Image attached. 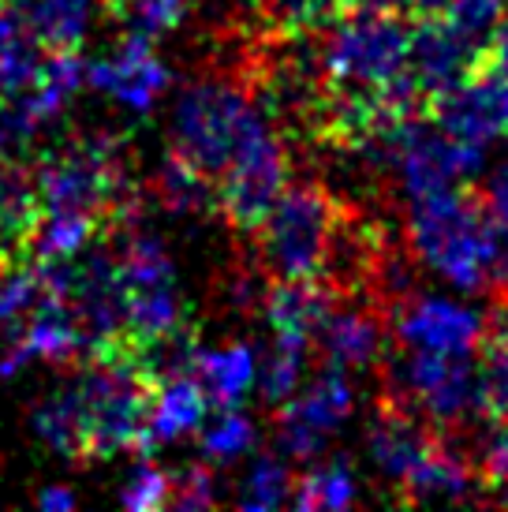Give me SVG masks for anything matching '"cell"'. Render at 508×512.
Instances as JSON below:
<instances>
[{
  "instance_id": "d6986e66",
  "label": "cell",
  "mask_w": 508,
  "mask_h": 512,
  "mask_svg": "<svg viewBox=\"0 0 508 512\" xmlns=\"http://www.w3.org/2000/svg\"><path fill=\"white\" fill-rule=\"evenodd\" d=\"M94 0H4L45 53H79L90 30Z\"/></svg>"
},
{
  "instance_id": "7402d4cb",
  "label": "cell",
  "mask_w": 508,
  "mask_h": 512,
  "mask_svg": "<svg viewBox=\"0 0 508 512\" xmlns=\"http://www.w3.org/2000/svg\"><path fill=\"white\" fill-rule=\"evenodd\" d=\"M154 199L172 217H210L217 214V184L187 157L172 154L161 161L154 176Z\"/></svg>"
},
{
  "instance_id": "8992f818",
  "label": "cell",
  "mask_w": 508,
  "mask_h": 512,
  "mask_svg": "<svg viewBox=\"0 0 508 512\" xmlns=\"http://www.w3.org/2000/svg\"><path fill=\"white\" fill-rule=\"evenodd\" d=\"M408 15L348 8L318 30V64L325 86L352 98H370L408 72Z\"/></svg>"
},
{
  "instance_id": "ba28073f",
  "label": "cell",
  "mask_w": 508,
  "mask_h": 512,
  "mask_svg": "<svg viewBox=\"0 0 508 512\" xmlns=\"http://www.w3.org/2000/svg\"><path fill=\"white\" fill-rule=\"evenodd\" d=\"M292 180V157L288 143L273 124L254 131L247 146L228 161V169L217 176V214L236 236H247L258 221L269 214L284 184Z\"/></svg>"
},
{
  "instance_id": "cb8c5ba5",
  "label": "cell",
  "mask_w": 508,
  "mask_h": 512,
  "mask_svg": "<svg viewBox=\"0 0 508 512\" xmlns=\"http://www.w3.org/2000/svg\"><path fill=\"white\" fill-rule=\"evenodd\" d=\"M206 412H210V404H206L195 378L161 382L154 389V408H150V445L195 434L206 423Z\"/></svg>"
},
{
  "instance_id": "74e56055",
  "label": "cell",
  "mask_w": 508,
  "mask_h": 512,
  "mask_svg": "<svg viewBox=\"0 0 508 512\" xmlns=\"http://www.w3.org/2000/svg\"><path fill=\"white\" fill-rule=\"evenodd\" d=\"M490 501H497V505H508V479L501 486H494V490H490Z\"/></svg>"
},
{
  "instance_id": "9a60e30c",
  "label": "cell",
  "mask_w": 508,
  "mask_h": 512,
  "mask_svg": "<svg viewBox=\"0 0 508 512\" xmlns=\"http://www.w3.org/2000/svg\"><path fill=\"white\" fill-rule=\"evenodd\" d=\"M86 83L131 109H150L169 86V68L157 60L154 42L124 34L109 57L86 64Z\"/></svg>"
},
{
  "instance_id": "f546056e",
  "label": "cell",
  "mask_w": 508,
  "mask_h": 512,
  "mask_svg": "<svg viewBox=\"0 0 508 512\" xmlns=\"http://www.w3.org/2000/svg\"><path fill=\"white\" fill-rule=\"evenodd\" d=\"M311 344L303 341H288V337H277L273 344V356H269L266 370H262V400L269 408H281L284 400L292 397L303 382V370H307V359H311Z\"/></svg>"
},
{
  "instance_id": "52a82bcc",
  "label": "cell",
  "mask_w": 508,
  "mask_h": 512,
  "mask_svg": "<svg viewBox=\"0 0 508 512\" xmlns=\"http://www.w3.org/2000/svg\"><path fill=\"white\" fill-rule=\"evenodd\" d=\"M404 243L419 266L434 270L460 292H490L479 199L471 187L408 199Z\"/></svg>"
},
{
  "instance_id": "d4e9b609",
  "label": "cell",
  "mask_w": 508,
  "mask_h": 512,
  "mask_svg": "<svg viewBox=\"0 0 508 512\" xmlns=\"http://www.w3.org/2000/svg\"><path fill=\"white\" fill-rule=\"evenodd\" d=\"M101 4L120 34L142 42H161L165 34L180 30L195 8V0H101Z\"/></svg>"
},
{
  "instance_id": "3957f363",
  "label": "cell",
  "mask_w": 508,
  "mask_h": 512,
  "mask_svg": "<svg viewBox=\"0 0 508 512\" xmlns=\"http://www.w3.org/2000/svg\"><path fill=\"white\" fill-rule=\"evenodd\" d=\"M273 124L236 68L191 83L172 113V154L187 157L217 184L228 161L240 154L254 131Z\"/></svg>"
},
{
  "instance_id": "7a4b0ae2",
  "label": "cell",
  "mask_w": 508,
  "mask_h": 512,
  "mask_svg": "<svg viewBox=\"0 0 508 512\" xmlns=\"http://www.w3.org/2000/svg\"><path fill=\"white\" fill-rule=\"evenodd\" d=\"M64 382L75 430H79V464L109 460L116 453H150V408L154 382L120 352H86L71 363Z\"/></svg>"
},
{
  "instance_id": "ffe728a7",
  "label": "cell",
  "mask_w": 508,
  "mask_h": 512,
  "mask_svg": "<svg viewBox=\"0 0 508 512\" xmlns=\"http://www.w3.org/2000/svg\"><path fill=\"white\" fill-rule=\"evenodd\" d=\"M471 191L479 199L490 292L497 299H508V161L486 172Z\"/></svg>"
},
{
  "instance_id": "f1b7e54d",
  "label": "cell",
  "mask_w": 508,
  "mask_h": 512,
  "mask_svg": "<svg viewBox=\"0 0 508 512\" xmlns=\"http://www.w3.org/2000/svg\"><path fill=\"white\" fill-rule=\"evenodd\" d=\"M348 8H352V0H254L262 30H273V34L322 30Z\"/></svg>"
},
{
  "instance_id": "83f0119b",
  "label": "cell",
  "mask_w": 508,
  "mask_h": 512,
  "mask_svg": "<svg viewBox=\"0 0 508 512\" xmlns=\"http://www.w3.org/2000/svg\"><path fill=\"white\" fill-rule=\"evenodd\" d=\"M355 501V475L348 460H329L318 468L296 475L292 486V501L303 512H325V509H348Z\"/></svg>"
},
{
  "instance_id": "4dcf8cb0",
  "label": "cell",
  "mask_w": 508,
  "mask_h": 512,
  "mask_svg": "<svg viewBox=\"0 0 508 512\" xmlns=\"http://www.w3.org/2000/svg\"><path fill=\"white\" fill-rule=\"evenodd\" d=\"M198 441H202L206 464H232L254 445V423L240 408H225V412H217L210 427L206 423L198 427Z\"/></svg>"
},
{
  "instance_id": "44dd1931",
  "label": "cell",
  "mask_w": 508,
  "mask_h": 512,
  "mask_svg": "<svg viewBox=\"0 0 508 512\" xmlns=\"http://www.w3.org/2000/svg\"><path fill=\"white\" fill-rule=\"evenodd\" d=\"M191 378L198 382L206 404L225 412V408H240L243 397L251 393L254 378H258V363H254V352L247 344H225V348L202 352Z\"/></svg>"
},
{
  "instance_id": "9c48e42d",
  "label": "cell",
  "mask_w": 508,
  "mask_h": 512,
  "mask_svg": "<svg viewBox=\"0 0 508 512\" xmlns=\"http://www.w3.org/2000/svg\"><path fill=\"white\" fill-rule=\"evenodd\" d=\"M482 165H486V150L452 139L438 124H430V116H419L400 135L393 172L400 180V191L408 199H419L434 191L467 187L471 180H479Z\"/></svg>"
},
{
  "instance_id": "7c38bea8",
  "label": "cell",
  "mask_w": 508,
  "mask_h": 512,
  "mask_svg": "<svg viewBox=\"0 0 508 512\" xmlns=\"http://www.w3.org/2000/svg\"><path fill=\"white\" fill-rule=\"evenodd\" d=\"M426 116L452 139L490 150L497 139H508V83L479 68L430 101Z\"/></svg>"
},
{
  "instance_id": "d6a6232c",
  "label": "cell",
  "mask_w": 508,
  "mask_h": 512,
  "mask_svg": "<svg viewBox=\"0 0 508 512\" xmlns=\"http://www.w3.org/2000/svg\"><path fill=\"white\" fill-rule=\"evenodd\" d=\"M221 501V483L213 464H187L184 471L169 475V509H213Z\"/></svg>"
},
{
  "instance_id": "ac0fdd59",
  "label": "cell",
  "mask_w": 508,
  "mask_h": 512,
  "mask_svg": "<svg viewBox=\"0 0 508 512\" xmlns=\"http://www.w3.org/2000/svg\"><path fill=\"white\" fill-rule=\"evenodd\" d=\"M42 221L30 165L0 154V258H30V243Z\"/></svg>"
},
{
  "instance_id": "d590c367",
  "label": "cell",
  "mask_w": 508,
  "mask_h": 512,
  "mask_svg": "<svg viewBox=\"0 0 508 512\" xmlns=\"http://www.w3.org/2000/svg\"><path fill=\"white\" fill-rule=\"evenodd\" d=\"M38 509H49V512L75 509V494L64 490V486H45L42 494H38Z\"/></svg>"
},
{
  "instance_id": "e0dca14e",
  "label": "cell",
  "mask_w": 508,
  "mask_h": 512,
  "mask_svg": "<svg viewBox=\"0 0 508 512\" xmlns=\"http://www.w3.org/2000/svg\"><path fill=\"white\" fill-rule=\"evenodd\" d=\"M340 292L322 277H299V281H269L266 285V318L269 329L288 341H303L314 348V333L322 329L329 311L337 307Z\"/></svg>"
},
{
  "instance_id": "4316f807",
  "label": "cell",
  "mask_w": 508,
  "mask_h": 512,
  "mask_svg": "<svg viewBox=\"0 0 508 512\" xmlns=\"http://www.w3.org/2000/svg\"><path fill=\"white\" fill-rule=\"evenodd\" d=\"M42 57V45L30 38V30L15 19L12 8L0 4V101L19 94L34 79Z\"/></svg>"
},
{
  "instance_id": "603a6c76",
  "label": "cell",
  "mask_w": 508,
  "mask_h": 512,
  "mask_svg": "<svg viewBox=\"0 0 508 512\" xmlns=\"http://www.w3.org/2000/svg\"><path fill=\"white\" fill-rule=\"evenodd\" d=\"M475 356L482 419L508 427V299H501V307L490 314V329Z\"/></svg>"
},
{
  "instance_id": "836d02e7",
  "label": "cell",
  "mask_w": 508,
  "mask_h": 512,
  "mask_svg": "<svg viewBox=\"0 0 508 512\" xmlns=\"http://www.w3.org/2000/svg\"><path fill=\"white\" fill-rule=\"evenodd\" d=\"M120 505L131 512L169 509V475L161 468H154L150 460H142L139 468L127 475L124 490H120Z\"/></svg>"
},
{
  "instance_id": "484cf974",
  "label": "cell",
  "mask_w": 508,
  "mask_h": 512,
  "mask_svg": "<svg viewBox=\"0 0 508 512\" xmlns=\"http://www.w3.org/2000/svg\"><path fill=\"white\" fill-rule=\"evenodd\" d=\"M508 0H415L411 4V19H441L467 34L471 42L486 45L501 23H505Z\"/></svg>"
},
{
  "instance_id": "5bb4252c",
  "label": "cell",
  "mask_w": 508,
  "mask_h": 512,
  "mask_svg": "<svg viewBox=\"0 0 508 512\" xmlns=\"http://www.w3.org/2000/svg\"><path fill=\"white\" fill-rule=\"evenodd\" d=\"M385 344H389V314L370 299H337V307L314 333V352L325 359V367L340 370L374 367Z\"/></svg>"
},
{
  "instance_id": "6da1fadb",
  "label": "cell",
  "mask_w": 508,
  "mask_h": 512,
  "mask_svg": "<svg viewBox=\"0 0 508 512\" xmlns=\"http://www.w3.org/2000/svg\"><path fill=\"white\" fill-rule=\"evenodd\" d=\"M30 176L42 214L94 217L105 232L142 217V191L127 169L124 143L109 131L71 135L68 143L45 150L30 165Z\"/></svg>"
},
{
  "instance_id": "8d00e7d4",
  "label": "cell",
  "mask_w": 508,
  "mask_h": 512,
  "mask_svg": "<svg viewBox=\"0 0 508 512\" xmlns=\"http://www.w3.org/2000/svg\"><path fill=\"white\" fill-rule=\"evenodd\" d=\"M415 0H352V8H370V12H393L408 15Z\"/></svg>"
},
{
  "instance_id": "30bf717a",
  "label": "cell",
  "mask_w": 508,
  "mask_h": 512,
  "mask_svg": "<svg viewBox=\"0 0 508 512\" xmlns=\"http://www.w3.org/2000/svg\"><path fill=\"white\" fill-rule=\"evenodd\" d=\"M389 337L404 348L438 352V356H475L482 337L490 329V318L460 299L411 292L389 307Z\"/></svg>"
},
{
  "instance_id": "5b68a950",
  "label": "cell",
  "mask_w": 508,
  "mask_h": 512,
  "mask_svg": "<svg viewBox=\"0 0 508 512\" xmlns=\"http://www.w3.org/2000/svg\"><path fill=\"white\" fill-rule=\"evenodd\" d=\"M340 206L333 191L318 180H288L269 214L247 232L254 251V266L269 281H299L318 277L329 251V236L337 228Z\"/></svg>"
},
{
  "instance_id": "1f68e13d",
  "label": "cell",
  "mask_w": 508,
  "mask_h": 512,
  "mask_svg": "<svg viewBox=\"0 0 508 512\" xmlns=\"http://www.w3.org/2000/svg\"><path fill=\"white\" fill-rule=\"evenodd\" d=\"M292 486H296V475H292V468L284 464L281 456H262L240 490V509H277V505H288L292 501Z\"/></svg>"
},
{
  "instance_id": "277c9868",
  "label": "cell",
  "mask_w": 508,
  "mask_h": 512,
  "mask_svg": "<svg viewBox=\"0 0 508 512\" xmlns=\"http://www.w3.org/2000/svg\"><path fill=\"white\" fill-rule=\"evenodd\" d=\"M374 367L381 370V400L423 415L441 434L467 430L482 415L475 356L419 352L389 337Z\"/></svg>"
},
{
  "instance_id": "2e32d148",
  "label": "cell",
  "mask_w": 508,
  "mask_h": 512,
  "mask_svg": "<svg viewBox=\"0 0 508 512\" xmlns=\"http://www.w3.org/2000/svg\"><path fill=\"white\" fill-rule=\"evenodd\" d=\"M438 438L441 430L430 427L423 415L408 412L400 404H389V400H378V412L370 423V460L378 464L381 479L396 490L419 468V460L438 445Z\"/></svg>"
},
{
  "instance_id": "e575fe53",
  "label": "cell",
  "mask_w": 508,
  "mask_h": 512,
  "mask_svg": "<svg viewBox=\"0 0 508 512\" xmlns=\"http://www.w3.org/2000/svg\"><path fill=\"white\" fill-rule=\"evenodd\" d=\"M479 68H486V72L497 75L501 83H508V19L490 34V42L482 45Z\"/></svg>"
},
{
  "instance_id": "8fae6325",
  "label": "cell",
  "mask_w": 508,
  "mask_h": 512,
  "mask_svg": "<svg viewBox=\"0 0 508 512\" xmlns=\"http://www.w3.org/2000/svg\"><path fill=\"white\" fill-rule=\"evenodd\" d=\"M352 385L340 367H325L307 389H296L277 408V449L288 460H314L329 445V434L352 415Z\"/></svg>"
},
{
  "instance_id": "f35d334b",
  "label": "cell",
  "mask_w": 508,
  "mask_h": 512,
  "mask_svg": "<svg viewBox=\"0 0 508 512\" xmlns=\"http://www.w3.org/2000/svg\"><path fill=\"white\" fill-rule=\"evenodd\" d=\"M0 4H4V0H0Z\"/></svg>"
},
{
  "instance_id": "4fadbf2b",
  "label": "cell",
  "mask_w": 508,
  "mask_h": 512,
  "mask_svg": "<svg viewBox=\"0 0 508 512\" xmlns=\"http://www.w3.org/2000/svg\"><path fill=\"white\" fill-rule=\"evenodd\" d=\"M482 45L471 42L456 27L441 19H415L408 38V75L419 83L426 98L434 101L438 94L464 83L471 72H479Z\"/></svg>"
}]
</instances>
